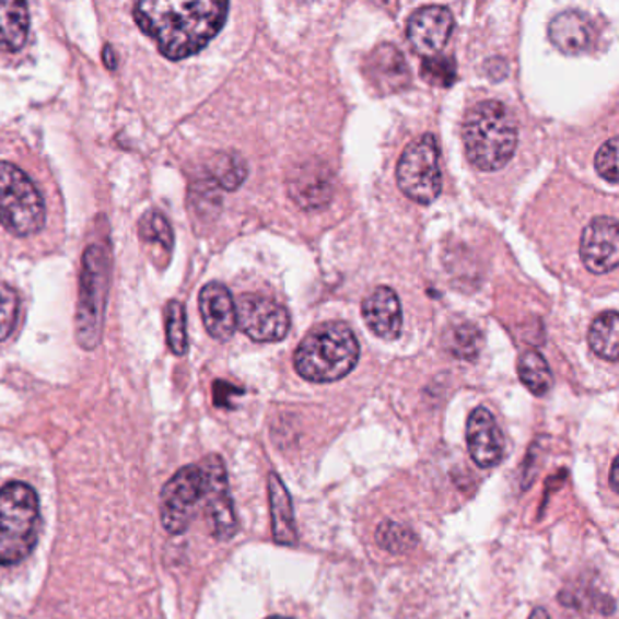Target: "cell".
<instances>
[{"instance_id": "cell-1", "label": "cell", "mask_w": 619, "mask_h": 619, "mask_svg": "<svg viewBox=\"0 0 619 619\" xmlns=\"http://www.w3.org/2000/svg\"><path fill=\"white\" fill-rule=\"evenodd\" d=\"M230 4L220 0H142L135 21L155 40L166 59L182 60L202 51L224 27Z\"/></svg>"}, {"instance_id": "cell-2", "label": "cell", "mask_w": 619, "mask_h": 619, "mask_svg": "<svg viewBox=\"0 0 619 619\" xmlns=\"http://www.w3.org/2000/svg\"><path fill=\"white\" fill-rule=\"evenodd\" d=\"M462 139L472 166L480 172H498L513 159L518 124L503 102H478L465 115Z\"/></svg>"}, {"instance_id": "cell-3", "label": "cell", "mask_w": 619, "mask_h": 619, "mask_svg": "<svg viewBox=\"0 0 619 619\" xmlns=\"http://www.w3.org/2000/svg\"><path fill=\"white\" fill-rule=\"evenodd\" d=\"M360 360V346L353 329L342 322H326L311 329L294 351V369L315 384L346 378Z\"/></svg>"}, {"instance_id": "cell-4", "label": "cell", "mask_w": 619, "mask_h": 619, "mask_svg": "<svg viewBox=\"0 0 619 619\" xmlns=\"http://www.w3.org/2000/svg\"><path fill=\"white\" fill-rule=\"evenodd\" d=\"M40 503L24 481H10L0 489V565L26 560L37 544Z\"/></svg>"}, {"instance_id": "cell-5", "label": "cell", "mask_w": 619, "mask_h": 619, "mask_svg": "<svg viewBox=\"0 0 619 619\" xmlns=\"http://www.w3.org/2000/svg\"><path fill=\"white\" fill-rule=\"evenodd\" d=\"M109 291V257L98 244L87 247L82 257L81 285L77 304V342L95 351L102 342Z\"/></svg>"}, {"instance_id": "cell-6", "label": "cell", "mask_w": 619, "mask_h": 619, "mask_svg": "<svg viewBox=\"0 0 619 619\" xmlns=\"http://www.w3.org/2000/svg\"><path fill=\"white\" fill-rule=\"evenodd\" d=\"M0 224L11 235H37L46 224V203L35 182L11 162H0Z\"/></svg>"}, {"instance_id": "cell-7", "label": "cell", "mask_w": 619, "mask_h": 619, "mask_svg": "<svg viewBox=\"0 0 619 619\" xmlns=\"http://www.w3.org/2000/svg\"><path fill=\"white\" fill-rule=\"evenodd\" d=\"M398 187L412 202L433 203L442 192L439 142L433 135H423L407 145L396 167Z\"/></svg>"}, {"instance_id": "cell-8", "label": "cell", "mask_w": 619, "mask_h": 619, "mask_svg": "<svg viewBox=\"0 0 619 619\" xmlns=\"http://www.w3.org/2000/svg\"><path fill=\"white\" fill-rule=\"evenodd\" d=\"M203 489L206 480L200 464L182 467L162 487L161 519L167 533H186L198 503L203 500Z\"/></svg>"}, {"instance_id": "cell-9", "label": "cell", "mask_w": 619, "mask_h": 619, "mask_svg": "<svg viewBox=\"0 0 619 619\" xmlns=\"http://www.w3.org/2000/svg\"><path fill=\"white\" fill-rule=\"evenodd\" d=\"M236 327L260 343L280 342L291 329V316L283 305L262 294H241L236 300Z\"/></svg>"}, {"instance_id": "cell-10", "label": "cell", "mask_w": 619, "mask_h": 619, "mask_svg": "<svg viewBox=\"0 0 619 619\" xmlns=\"http://www.w3.org/2000/svg\"><path fill=\"white\" fill-rule=\"evenodd\" d=\"M200 467L206 480L202 502L206 503V516L211 525V533L219 541H227L235 536L238 522H236L235 503L231 498L224 459L211 454L208 458H203Z\"/></svg>"}, {"instance_id": "cell-11", "label": "cell", "mask_w": 619, "mask_h": 619, "mask_svg": "<svg viewBox=\"0 0 619 619\" xmlns=\"http://www.w3.org/2000/svg\"><path fill=\"white\" fill-rule=\"evenodd\" d=\"M453 30V13L443 5H423L407 22V37L414 51L425 59H431L445 48Z\"/></svg>"}, {"instance_id": "cell-12", "label": "cell", "mask_w": 619, "mask_h": 619, "mask_svg": "<svg viewBox=\"0 0 619 619\" xmlns=\"http://www.w3.org/2000/svg\"><path fill=\"white\" fill-rule=\"evenodd\" d=\"M580 255L594 275L615 271L619 264L618 220L610 217L594 219L583 231Z\"/></svg>"}, {"instance_id": "cell-13", "label": "cell", "mask_w": 619, "mask_h": 619, "mask_svg": "<svg viewBox=\"0 0 619 619\" xmlns=\"http://www.w3.org/2000/svg\"><path fill=\"white\" fill-rule=\"evenodd\" d=\"M288 189L296 206L305 211L326 208L335 192L331 170L322 161L300 162L288 175Z\"/></svg>"}, {"instance_id": "cell-14", "label": "cell", "mask_w": 619, "mask_h": 619, "mask_svg": "<svg viewBox=\"0 0 619 619\" xmlns=\"http://www.w3.org/2000/svg\"><path fill=\"white\" fill-rule=\"evenodd\" d=\"M467 448L481 469H492L503 459L505 440L497 418L486 407H478L467 420Z\"/></svg>"}, {"instance_id": "cell-15", "label": "cell", "mask_w": 619, "mask_h": 619, "mask_svg": "<svg viewBox=\"0 0 619 619\" xmlns=\"http://www.w3.org/2000/svg\"><path fill=\"white\" fill-rule=\"evenodd\" d=\"M365 75L369 84L378 91L379 95H390L396 91L406 90L411 82V71L407 66L400 49L393 44H379L365 60Z\"/></svg>"}, {"instance_id": "cell-16", "label": "cell", "mask_w": 619, "mask_h": 619, "mask_svg": "<svg viewBox=\"0 0 619 619\" xmlns=\"http://www.w3.org/2000/svg\"><path fill=\"white\" fill-rule=\"evenodd\" d=\"M200 315L209 335L219 342H227L236 331V305L224 283L209 282L198 296Z\"/></svg>"}, {"instance_id": "cell-17", "label": "cell", "mask_w": 619, "mask_h": 619, "mask_svg": "<svg viewBox=\"0 0 619 619\" xmlns=\"http://www.w3.org/2000/svg\"><path fill=\"white\" fill-rule=\"evenodd\" d=\"M363 320L369 329L387 342H393L401 332V304L398 294L390 288H376L362 304Z\"/></svg>"}, {"instance_id": "cell-18", "label": "cell", "mask_w": 619, "mask_h": 619, "mask_svg": "<svg viewBox=\"0 0 619 619\" xmlns=\"http://www.w3.org/2000/svg\"><path fill=\"white\" fill-rule=\"evenodd\" d=\"M549 38L561 54L580 55L593 43V26L582 11H561L550 21Z\"/></svg>"}, {"instance_id": "cell-19", "label": "cell", "mask_w": 619, "mask_h": 619, "mask_svg": "<svg viewBox=\"0 0 619 619\" xmlns=\"http://www.w3.org/2000/svg\"><path fill=\"white\" fill-rule=\"evenodd\" d=\"M269 509H271L272 538L278 545H296L299 533L294 522L293 500L277 472L267 476Z\"/></svg>"}, {"instance_id": "cell-20", "label": "cell", "mask_w": 619, "mask_h": 619, "mask_svg": "<svg viewBox=\"0 0 619 619\" xmlns=\"http://www.w3.org/2000/svg\"><path fill=\"white\" fill-rule=\"evenodd\" d=\"M30 35V11L26 2H0V49L16 54Z\"/></svg>"}, {"instance_id": "cell-21", "label": "cell", "mask_w": 619, "mask_h": 619, "mask_svg": "<svg viewBox=\"0 0 619 619\" xmlns=\"http://www.w3.org/2000/svg\"><path fill=\"white\" fill-rule=\"evenodd\" d=\"M618 313L607 311L593 322L588 329V346L594 354L604 358L607 362H618L619 357V331Z\"/></svg>"}, {"instance_id": "cell-22", "label": "cell", "mask_w": 619, "mask_h": 619, "mask_svg": "<svg viewBox=\"0 0 619 619\" xmlns=\"http://www.w3.org/2000/svg\"><path fill=\"white\" fill-rule=\"evenodd\" d=\"M443 346L453 357L472 362L480 354L483 335L469 322H459L443 332Z\"/></svg>"}, {"instance_id": "cell-23", "label": "cell", "mask_w": 619, "mask_h": 619, "mask_svg": "<svg viewBox=\"0 0 619 619\" xmlns=\"http://www.w3.org/2000/svg\"><path fill=\"white\" fill-rule=\"evenodd\" d=\"M518 376L534 396L547 395L554 384L549 363L534 349L525 351L518 358Z\"/></svg>"}, {"instance_id": "cell-24", "label": "cell", "mask_w": 619, "mask_h": 619, "mask_svg": "<svg viewBox=\"0 0 619 619\" xmlns=\"http://www.w3.org/2000/svg\"><path fill=\"white\" fill-rule=\"evenodd\" d=\"M209 177L225 191H235L247 177V164L235 153H219L209 162Z\"/></svg>"}, {"instance_id": "cell-25", "label": "cell", "mask_w": 619, "mask_h": 619, "mask_svg": "<svg viewBox=\"0 0 619 619\" xmlns=\"http://www.w3.org/2000/svg\"><path fill=\"white\" fill-rule=\"evenodd\" d=\"M376 544L390 554H407L417 547L418 538L409 525L385 519L376 529Z\"/></svg>"}, {"instance_id": "cell-26", "label": "cell", "mask_w": 619, "mask_h": 619, "mask_svg": "<svg viewBox=\"0 0 619 619\" xmlns=\"http://www.w3.org/2000/svg\"><path fill=\"white\" fill-rule=\"evenodd\" d=\"M139 233L144 244L156 246L159 249H164L167 255H172L175 235L172 225L161 211H148L140 220Z\"/></svg>"}, {"instance_id": "cell-27", "label": "cell", "mask_w": 619, "mask_h": 619, "mask_svg": "<svg viewBox=\"0 0 619 619\" xmlns=\"http://www.w3.org/2000/svg\"><path fill=\"white\" fill-rule=\"evenodd\" d=\"M164 318H166L167 346L172 349L173 354L184 357L189 346L184 305L178 300H172L164 310Z\"/></svg>"}, {"instance_id": "cell-28", "label": "cell", "mask_w": 619, "mask_h": 619, "mask_svg": "<svg viewBox=\"0 0 619 619\" xmlns=\"http://www.w3.org/2000/svg\"><path fill=\"white\" fill-rule=\"evenodd\" d=\"M19 318V294L8 283H0V342L10 338Z\"/></svg>"}, {"instance_id": "cell-29", "label": "cell", "mask_w": 619, "mask_h": 619, "mask_svg": "<svg viewBox=\"0 0 619 619\" xmlns=\"http://www.w3.org/2000/svg\"><path fill=\"white\" fill-rule=\"evenodd\" d=\"M422 77L429 84L436 86H451L456 81V68L451 59L445 57H431L422 66Z\"/></svg>"}, {"instance_id": "cell-30", "label": "cell", "mask_w": 619, "mask_h": 619, "mask_svg": "<svg viewBox=\"0 0 619 619\" xmlns=\"http://www.w3.org/2000/svg\"><path fill=\"white\" fill-rule=\"evenodd\" d=\"M594 164H596V172H598L605 180L610 182V184L618 182V139H616V137L607 140V142L599 148Z\"/></svg>"}, {"instance_id": "cell-31", "label": "cell", "mask_w": 619, "mask_h": 619, "mask_svg": "<svg viewBox=\"0 0 619 619\" xmlns=\"http://www.w3.org/2000/svg\"><path fill=\"white\" fill-rule=\"evenodd\" d=\"M242 393L244 390L236 389L235 385L227 384V382H217L214 384V406L233 407L231 396H238Z\"/></svg>"}, {"instance_id": "cell-32", "label": "cell", "mask_w": 619, "mask_h": 619, "mask_svg": "<svg viewBox=\"0 0 619 619\" xmlns=\"http://www.w3.org/2000/svg\"><path fill=\"white\" fill-rule=\"evenodd\" d=\"M618 467H619V459L615 458V462H612V467H610V489H612V491L615 492H618L619 489Z\"/></svg>"}, {"instance_id": "cell-33", "label": "cell", "mask_w": 619, "mask_h": 619, "mask_svg": "<svg viewBox=\"0 0 619 619\" xmlns=\"http://www.w3.org/2000/svg\"><path fill=\"white\" fill-rule=\"evenodd\" d=\"M104 62H106L107 68H109V70H115V55H113V48L112 46H106V48H104Z\"/></svg>"}, {"instance_id": "cell-34", "label": "cell", "mask_w": 619, "mask_h": 619, "mask_svg": "<svg viewBox=\"0 0 619 619\" xmlns=\"http://www.w3.org/2000/svg\"><path fill=\"white\" fill-rule=\"evenodd\" d=\"M529 619H550V616L547 610L538 607V609H534L533 612H530Z\"/></svg>"}, {"instance_id": "cell-35", "label": "cell", "mask_w": 619, "mask_h": 619, "mask_svg": "<svg viewBox=\"0 0 619 619\" xmlns=\"http://www.w3.org/2000/svg\"><path fill=\"white\" fill-rule=\"evenodd\" d=\"M267 619H289V618H282V616H271V618H267Z\"/></svg>"}]
</instances>
